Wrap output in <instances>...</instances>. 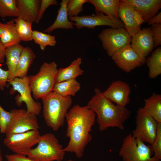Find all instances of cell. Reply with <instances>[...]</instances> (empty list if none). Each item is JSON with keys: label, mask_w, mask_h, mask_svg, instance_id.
<instances>
[{"label": "cell", "mask_w": 161, "mask_h": 161, "mask_svg": "<svg viewBox=\"0 0 161 161\" xmlns=\"http://www.w3.org/2000/svg\"><path fill=\"white\" fill-rule=\"evenodd\" d=\"M96 116L87 105H75L68 111L65 119L66 135L69 140L64 148L65 152L74 153L79 158L83 156L86 146L92 138L90 132L95 123Z\"/></svg>", "instance_id": "6da1fadb"}, {"label": "cell", "mask_w": 161, "mask_h": 161, "mask_svg": "<svg viewBox=\"0 0 161 161\" xmlns=\"http://www.w3.org/2000/svg\"><path fill=\"white\" fill-rule=\"evenodd\" d=\"M86 105L97 115L96 121L100 131L116 127L123 130L124 123L130 117L131 111L126 108L114 105L97 88Z\"/></svg>", "instance_id": "7a4b0ae2"}, {"label": "cell", "mask_w": 161, "mask_h": 161, "mask_svg": "<svg viewBox=\"0 0 161 161\" xmlns=\"http://www.w3.org/2000/svg\"><path fill=\"white\" fill-rule=\"evenodd\" d=\"M43 117L47 126L57 131L64 124L66 115L71 106V96L63 97L52 92L41 99Z\"/></svg>", "instance_id": "3957f363"}, {"label": "cell", "mask_w": 161, "mask_h": 161, "mask_svg": "<svg viewBox=\"0 0 161 161\" xmlns=\"http://www.w3.org/2000/svg\"><path fill=\"white\" fill-rule=\"evenodd\" d=\"M58 70L55 62H44L37 74L28 76L29 85L35 99H42L53 92Z\"/></svg>", "instance_id": "277c9868"}, {"label": "cell", "mask_w": 161, "mask_h": 161, "mask_svg": "<svg viewBox=\"0 0 161 161\" xmlns=\"http://www.w3.org/2000/svg\"><path fill=\"white\" fill-rule=\"evenodd\" d=\"M37 146L32 148L27 157L34 161H62L65 152L62 145L53 134L41 135Z\"/></svg>", "instance_id": "5b68a950"}, {"label": "cell", "mask_w": 161, "mask_h": 161, "mask_svg": "<svg viewBox=\"0 0 161 161\" xmlns=\"http://www.w3.org/2000/svg\"><path fill=\"white\" fill-rule=\"evenodd\" d=\"M153 154L151 145L134 138L131 133L124 138L119 151L123 161H160L152 157Z\"/></svg>", "instance_id": "8992f818"}, {"label": "cell", "mask_w": 161, "mask_h": 161, "mask_svg": "<svg viewBox=\"0 0 161 161\" xmlns=\"http://www.w3.org/2000/svg\"><path fill=\"white\" fill-rule=\"evenodd\" d=\"M136 127L132 136L144 143L151 145L156 137L158 123L143 107L137 110L135 117Z\"/></svg>", "instance_id": "52a82bcc"}, {"label": "cell", "mask_w": 161, "mask_h": 161, "mask_svg": "<svg viewBox=\"0 0 161 161\" xmlns=\"http://www.w3.org/2000/svg\"><path fill=\"white\" fill-rule=\"evenodd\" d=\"M8 83L12 87L10 92V94H13L16 91L19 93L15 98L17 105L20 106L24 102L28 112L38 115L41 109V104L32 97L28 76L23 78H15Z\"/></svg>", "instance_id": "ba28073f"}, {"label": "cell", "mask_w": 161, "mask_h": 161, "mask_svg": "<svg viewBox=\"0 0 161 161\" xmlns=\"http://www.w3.org/2000/svg\"><path fill=\"white\" fill-rule=\"evenodd\" d=\"M98 36L108 56L112 57L117 50L131 43V37L123 28L104 29Z\"/></svg>", "instance_id": "9c48e42d"}, {"label": "cell", "mask_w": 161, "mask_h": 161, "mask_svg": "<svg viewBox=\"0 0 161 161\" xmlns=\"http://www.w3.org/2000/svg\"><path fill=\"white\" fill-rule=\"evenodd\" d=\"M41 135L38 130L29 131L6 137L3 143L15 154L27 156L32 147L38 144Z\"/></svg>", "instance_id": "30bf717a"}, {"label": "cell", "mask_w": 161, "mask_h": 161, "mask_svg": "<svg viewBox=\"0 0 161 161\" xmlns=\"http://www.w3.org/2000/svg\"><path fill=\"white\" fill-rule=\"evenodd\" d=\"M10 112L13 118L5 134L6 137L29 131L38 130L39 127L36 115L23 109H13Z\"/></svg>", "instance_id": "8fae6325"}, {"label": "cell", "mask_w": 161, "mask_h": 161, "mask_svg": "<svg viewBox=\"0 0 161 161\" xmlns=\"http://www.w3.org/2000/svg\"><path fill=\"white\" fill-rule=\"evenodd\" d=\"M68 18L70 21L75 22V26L78 30L84 27L93 29L100 26H108L114 28H124L123 24L119 19L112 18L102 13L69 17Z\"/></svg>", "instance_id": "7c38bea8"}, {"label": "cell", "mask_w": 161, "mask_h": 161, "mask_svg": "<svg viewBox=\"0 0 161 161\" xmlns=\"http://www.w3.org/2000/svg\"><path fill=\"white\" fill-rule=\"evenodd\" d=\"M117 16L131 37L141 30V25L145 22L140 13L126 0H120Z\"/></svg>", "instance_id": "4fadbf2b"}, {"label": "cell", "mask_w": 161, "mask_h": 161, "mask_svg": "<svg viewBox=\"0 0 161 161\" xmlns=\"http://www.w3.org/2000/svg\"><path fill=\"white\" fill-rule=\"evenodd\" d=\"M112 58L119 68L127 73L143 64L140 57L130 44L117 50Z\"/></svg>", "instance_id": "5bb4252c"}, {"label": "cell", "mask_w": 161, "mask_h": 161, "mask_svg": "<svg viewBox=\"0 0 161 161\" xmlns=\"http://www.w3.org/2000/svg\"><path fill=\"white\" fill-rule=\"evenodd\" d=\"M130 45L144 64L154 48L151 28H144L138 32L131 37Z\"/></svg>", "instance_id": "9a60e30c"}, {"label": "cell", "mask_w": 161, "mask_h": 161, "mask_svg": "<svg viewBox=\"0 0 161 161\" xmlns=\"http://www.w3.org/2000/svg\"><path fill=\"white\" fill-rule=\"evenodd\" d=\"M131 88L127 83L120 80L112 82L103 92L104 96L117 105L125 107L130 102Z\"/></svg>", "instance_id": "2e32d148"}, {"label": "cell", "mask_w": 161, "mask_h": 161, "mask_svg": "<svg viewBox=\"0 0 161 161\" xmlns=\"http://www.w3.org/2000/svg\"><path fill=\"white\" fill-rule=\"evenodd\" d=\"M40 3V0H16L18 17L32 23H36Z\"/></svg>", "instance_id": "e0dca14e"}, {"label": "cell", "mask_w": 161, "mask_h": 161, "mask_svg": "<svg viewBox=\"0 0 161 161\" xmlns=\"http://www.w3.org/2000/svg\"><path fill=\"white\" fill-rule=\"evenodd\" d=\"M142 16L147 22L161 8V0H126Z\"/></svg>", "instance_id": "ac0fdd59"}, {"label": "cell", "mask_w": 161, "mask_h": 161, "mask_svg": "<svg viewBox=\"0 0 161 161\" xmlns=\"http://www.w3.org/2000/svg\"><path fill=\"white\" fill-rule=\"evenodd\" d=\"M0 40L6 48L19 44L21 41L13 19L4 23L0 20Z\"/></svg>", "instance_id": "d6986e66"}, {"label": "cell", "mask_w": 161, "mask_h": 161, "mask_svg": "<svg viewBox=\"0 0 161 161\" xmlns=\"http://www.w3.org/2000/svg\"><path fill=\"white\" fill-rule=\"evenodd\" d=\"M68 1V0L61 1L55 21L52 24L44 30V33H49L58 29L68 30L73 28L75 23L69 20L67 12V5Z\"/></svg>", "instance_id": "ffe728a7"}, {"label": "cell", "mask_w": 161, "mask_h": 161, "mask_svg": "<svg viewBox=\"0 0 161 161\" xmlns=\"http://www.w3.org/2000/svg\"><path fill=\"white\" fill-rule=\"evenodd\" d=\"M24 47L19 44L6 48V64L7 67L8 71L9 74L8 82L14 78L15 70Z\"/></svg>", "instance_id": "44dd1931"}, {"label": "cell", "mask_w": 161, "mask_h": 161, "mask_svg": "<svg viewBox=\"0 0 161 161\" xmlns=\"http://www.w3.org/2000/svg\"><path fill=\"white\" fill-rule=\"evenodd\" d=\"M81 63V58L78 57L72 61L68 66L58 69L56 82L76 79L78 77L83 75L84 72L80 67Z\"/></svg>", "instance_id": "7402d4cb"}, {"label": "cell", "mask_w": 161, "mask_h": 161, "mask_svg": "<svg viewBox=\"0 0 161 161\" xmlns=\"http://www.w3.org/2000/svg\"><path fill=\"white\" fill-rule=\"evenodd\" d=\"M35 58V54L30 48L24 47L15 70L14 78L27 77L29 69Z\"/></svg>", "instance_id": "603a6c76"}, {"label": "cell", "mask_w": 161, "mask_h": 161, "mask_svg": "<svg viewBox=\"0 0 161 161\" xmlns=\"http://www.w3.org/2000/svg\"><path fill=\"white\" fill-rule=\"evenodd\" d=\"M120 0H88L94 6L96 13H102L115 19H119L117 12Z\"/></svg>", "instance_id": "cb8c5ba5"}, {"label": "cell", "mask_w": 161, "mask_h": 161, "mask_svg": "<svg viewBox=\"0 0 161 161\" xmlns=\"http://www.w3.org/2000/svg\"><path fill=\"white\" fill-rule=\"evenodd\" d=\"M80 89V84L76 79L56 82L53 92L64 97H75Z\"/></svg>", "instance_id": "d4e9b609"}, {"label": "cell", "mask_w": 161, "mask_h": 161, "mask_svg": "<svg viewBox=\"0 0 161 161\" xmlns=\"http://www.w3.org/2000/svg\"><path fill=\"white\" fill-rule=\"evenodd\" d=\"M144 101L143 109L158 123H161V95L153 93Z\"/></svg>", "instance_id": "484cf974"}, {"label": "cell", "mask_w": 161, "mask_h": 161, "mask_svg": "<svg viewBox=\"0 0 161 161\" xmlns=\"http://www.w3.org/2000/svg\"><path fill=\"white\" fill-rule=\"evenodd\" d=\"M149 68L150 78L154 79L161 74V47H158L147 58L146 62Z\"/></svg>", "instance_id": "4316f807"}, {"label": "cell", "mask_w": 161, "mask_h": 161, "mask_svg": "<svg viewBox=\"0 0 161 161\" xmlns=\"http://www.w3.org/2000/svg\"><path fill=\"white\" fill-rule=\"evenodd\" d=\"M16 31L21 41L28 42L32 41L33 30L32 23L17 17L13 19Z\"/></svg>", "instance_id": "83f0119b"}, {"label": "cell", "mask_w": 161, "mask_h": 161, "mask_svg": "<svg viewBox=\"0 0 161 161\" xmlns=\"http://www.w3.org/2000/svg\"><path fill=\"white\" fill-rule=\"evenodd\" d=\"M32 38L43 51L45 50L47 46L54 47L56 43L55 36L36 30L33 31Z\"/></svg>", "instance_id": "f1b7e54d"}, {"label": "cell", "mask_w": 161, "mask_h": 161, "mask_svg": "<svg viewBox=\"0 0 161 161\" xmlns=\"http://www.w3.org/2000/svg\"><path fill=\"white\" fill-rule=\"evenodd\" d=\"M16 0H0V17H18Z\"/></svg>", "instance_id": "f546056e"}, {"label": "cell", "mask_w": 161, "mask_h": 161, "mask_svg": "<svg viewBox=\"0 0 161 161\" xmlns=\"http://www.w3.org/2000/svg\"><path fill=\"white\" fill-rule=\"evenodd\" d=\"M88 1V0H68L67 5L68 17L78 16L82 11L83 4Z\"/></svg>", "instance_id": "4dcf8cb0"}, {"label": "cell", "mask_w": 161, "mask_h": 161, "mask_svg": "<svg viewBox=\"0 0 161 161\" xmlns=\"http://www.w3.org/2000/svg\"><path fill=\"white\" fill-rule=\"evenodd\" d=\"M13 115L5 110L0 105V132L5 134L12 122Z\"/></svg>", "instance_id": "1f68e13d"}, {"label": "cell", "mask_w": 161, "mask_h": 161, "mask_svg": "<svg viewBox=\"0 0 161 161\" xmlns=\"http://www.w3.org/2000/svg\"><path fill=\"white\" fill-rule=\"evenodd\" d=\"M153 153V157L156 159L161 160V123L158 124L157 134L153 143L151 145Z\"/></svg>", "instance_id": "d6a6232c"}, {"label": "cell", "mask_w": 161, "mask_h": 161, "mask_svg": "<svg viewBox=\"0 0 161 161\" xmlns=\"http://www.w3.org/2000/svg\"><path fill=\"white\" fill-rule=\"evenodd\" d=\"M151 30L154 47L161 44V23L151 25Z\"/></svg>", "instance_id": "836d02e7"}, {"label": "cell", "mask_w": 161, "mask_h": 161, "mask_svg": "<svg viewBox=\"0 0 161 161\" xmlns=\"http://www.w3.org/2000/svg\"><path fill=\"white\" fill-rule=\"evenodd\" d=\"M57 4L58 2L56 0H41L38 17L36 23L37 24L39 23L42 18L44 12L48 7L52 5Z\"/></svg>", "instance_id": "e575fe53"}, {"label": "cell", "mask_w": 161, "mask_h": 161, "mask_svg": "<svg viewBox=\"0 0 161 161\" xmlns=\"http://www.w3.org/2000/svg\"><path fill=\"white\" fill-rule=\"evenodd\" d=\"M9 75V72L7 70L2 69L0 66V90H4L8 82Z\"/></svg>", "instance_id": "d590c367"}, {"label": "cell", "mask_w": 161, "mask_h": 161, "mask_svg": "<svg viewBox=\"0 0 161 161\" xmlns=\"http://www.w3.org/2000/svg\"><path fill=\"white\" fill-rule=\"evenodd\" d=\"M5 157L7 161H34L26 156L16 154H7Z\"/></svg>", "instance_id": "8d00e7d4"}, {"label": "cell", "mask_w": 161, "mask_h": 161, "mask_svg": "<svg viewBox=\"0 0 161 161\" xmlns=\"http://www.w3.org/2000/svg\"><path fill=\"white\" fill-rule=\"evenodd\" d=\"M149 25L161 23V12L151 18L147 22Z\"/></svg>", "instance_id": "74e56055"}, {"label": "cell", "mask_w": 161, "mask_h": 161, "mask_svg": "<svg viewBox=\"0 0 161 161\" xmlns=\"http://www.w3.org/2000/svg\"><path fill=\"white\" fill-rule=\"evenodd\" d=\"M6 48L0 40V64H2L4 62Z\"/></svg>", "instance_id": "f35d334b"}, {"label": "cell", "mask_w": 161, "mask_h": 161, "mask_svg": "<svg viewBox=\"0 0 161 161\" xmlns=\"http://www.w3.org/2000/svg\"><path fill=\"white\" fill-rule=\"evenodd\" d=\"M0 161H2V157L1 154V151L0 147Z\"/></svg>", "instance_id": "ab89813d"}, {"label": "cell", "mask_w": 161, "mask_h": 161, "mask_svg": "<svg viewBox=\"0 0 161 161\" xmlns=\"http://www.w3.org/2000/svg\"><path fill=\"white\" fill-rule=\"evenodd\" d=\"M67 161H75L74 160H72V159H69V160H68Z\"/></svg>", "instance_id": "60d3db41"}]
</instances>
